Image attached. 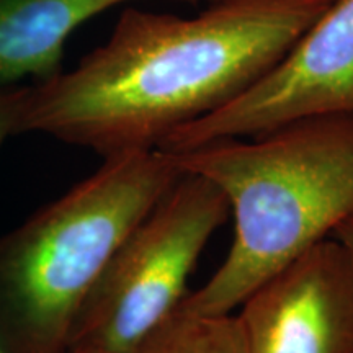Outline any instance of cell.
<instances>
[{"label":"cell","instance_id":"30bf717a","mask_svg":"<svg viewBox=\"0 0 353 353\" xmlns=\"http://www.w3.org/2000/svg\"><path fill=\"white\" fill-rule=\"evenodd\" d=\"M334 237L337 241H341L342 244L345 245L347 249L353 254V218L345 221L342 226H339L337 229H335Z\"/></svg>","mask_w":353,"mask_h":353},{"label":"cell","instance_id":"7c38bea8","mask_svg":"<svg viewBox=\"0 0 353 353\" xmlns=\"http://www.w3.org/2000/svg\"><path fill=\"white\" fill-rule=\"evenodd\" d=\"M211 2H214V0H211Z\"/></svg>","mask_w":353,"mask_h":353},{"label":"cell","instance_id":"9c48e42d","mask_svg":"<svg viewBox=\"0 0 353 353\" xmlns=\"http://www.w3.org/2000/svg\"><path fill=\"white\" fill-rule=\"evenodd\" d=\"M28 87H0V149L10 136L20 134Z\"/></svg>","mask_w":353,"mask_h":353},{"label":"cell","instance_id":"3957f363","mask_svg":"<svg viewBox=\"0 0 353 353\" xmlns=\"http://www.w3.org/2000/svg\"><path fill=\"white\" fill-rule=\"evenodd\" d=\"M182 175L162 149L121 152L0 239V342L69 353L74 325L132 228Z\"/></svg>","mask_w":353,"mask_h":353},{"label":"cell","instance_id":"8992f818","mask_svg":"<svg viewBox=\"0 0 353 353\" xmlns=\"http://www.w3.org/2000/svg\"><path fill=\"white\" fill-rule=\"evenodd\" d=\"M249 353H353V254L327 237L239 304Z\"/></svg>","mask_w":353,"mask_h":353},{"label":"cell","instance_id":"8fae6325","mask_svg":"<svg viewBox=\"0 0 353 353\" xmlns=\"http://www.w3.org/2000/svg\"><path fill=\"white\" fill-rule=\"evenodd\" d=\"M0 353H8V352L6 350V347L2 345V342H0Z\"/></svg>","mask_w":353,"mask_h":353},{"label":"cell","instance_id":"277c9868","mask_svg":"<svg viewBox=\"0 0 353 353\" xmlns=\"http://www.w3.org/2000/svg\"><path fill=\"white\" fill-rule=\"evenodd\" d=\"M229 218L226 198L183 174L132 228L74 325L69 353H134L187 298L188 278Z\"/></svg>","mask_w":353,"mask_h":353},{"label":"cell","instance_id":"5b68a950","mask_svg":"<svg viewBox=\"0 0 353 353\" xmlns=\"http://www.w3.org/2000/svg\"><path fill=\"white\" fill-rule=\"evenodd\" d=\"M337 114H353V0H332L252 85L216 112L175 130L159 149L179 152Z\"/></svg>","mask_w":353,"mask_h":353},{"label":"cell","instance_id":"ba28073f","mask_svg":"<svg viewBox=\"0 0 353 353\" xmlns=\"http://www.w3.org/2000/svg\"><path fill=\"white\" fill-rule=\"evenodd\" d=\"M134 353H249L236 314L180 306Z\"/></svg>","mask_w":353,"mask_h":353},{"label":"cell","instance_id":"6da1fadb","mask_svg":"<svg viewBox=\"0 0 353 353\" xmlns=\"http://www.w3.org/2000/svg\"><path fill=\"white\" fill-rule=\"evenodd\" d=\"M332 0H214L195 17L128 8L76 68L28 85L20 134L101 157L157 149L267 72Z\"/></svg>","mask_w":353,"mask_h":353},{"label":"cell","instance_id":"7a4b0ae2","mask_svg":"<svg viewBox=\"0 0 353 353\" xmlns=\"http://www.w3.org/2000/svg\"><path fill=\"white\" fill-rule=\"evenodd\" d=\"M226 198L231 249L182 307L228 314L254 288L353 218V114L319 117L169 152Z\"/></svg>","mask_w":353,"mask_h":353},{"label":"cell","instance_id":"52a82bcc","mask_svg":"<svg viewBox=\"0 0 353 353\" xmlns=\"http://www.w3.org/2000/svg\"><path fill=\"white\" fill-rule=\"evenodd\" d=\"M136 0H0V87L61 72L68 39L87 20ZM192 3L198 0H169Z\"/></svg>","mask_w":353,"mask_h":353}]
</instances>
